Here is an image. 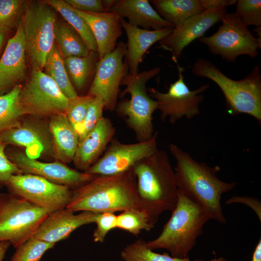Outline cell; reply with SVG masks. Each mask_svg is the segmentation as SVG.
Instances as JSON below:
<instances>
[{"mask_svg":"<svg viewBox=\"0 0 261 261\" xmlns=\"http://www.w3.org/2000/svg\"><path fill=\"white\" fill-rule=\"evenodd\" d=\"M169 150L176 161L174 173L177 189L199 203L209 219L226 224L221 204L222 195L232 189L235 182L227 183L217 176L219 166L210 167L195 160L174 144Z\"/></svg>","mask_w":261,"mask_h":261,"instance_id":"6da1fadb","label":"cell"},{"mask_svg":"<svg viewBox=\"0 0 261 261\" xmlns=\"http://www.w3.org/2000/svg\"><path fill=\"white\" fill-rule=\"evenodd\" d=\"M66 208L74 213L142 210L132 168L116 175L96 176L72 190Z\"/></svg>","mask_w":261,"mask_h":261,"instance_id":"7a4b0ae2","label":"cell"},{"mask_svg":"<svg viewBox=\"0 0 261 261\" xmlns=\"http://www.w3.org/2000/svg\"><path fill=\"white\" fill-rule=\"evenodd\" d=\"M142 210L155 225L160 215L173 211L177 201L174 171L166 152L158 150L132 168Z\"/></svg>","mask_w":261,"mask_h":261,"instance_id":"3957f363","label":"cell"},{"mask_svg":"<svg viewBox=\"0 0 261 261\" xmlns=\"http://www.w3.org/2000/svg\"><path fill=\"white\" fill-rule=\"evenodd\" d=\"M209 220L203 207L177 189L176 205L171 218L163 226L159 236L146 242L153 250L165 249L171 256L180 259L188 257L203 232V227Z\"/></svg>","mask_w":261,"mask_h":261,"instance_id":"277c9868","label":"cell"},{"mask_svg":"<svg viewBox=\"0 0 261 261\" xmlns=\"http://www.w3.org/2000/svg\"><path fill=\"white\" fill-rule=\"evenodd\" d=\"M192 72L197 76L210 79L219 87L229 115L247 114L261 123V75L259 65L244 78L234 80L210 61L198 58L192 67Z\"/></svg>","mask_w":261,"mask_h":261,"instance_id":"5b68a950","label":"cell"},{"mask_svg":"<svg viewBox=\"0 0 261 261\" xmlns=\"http://www.w3.org/2000/svg\"><path fill=\"white\" fill-rule=\"evenodd\" d=\"M160 71V68L157 67L135 74L128 72L121 83V86L125 87L120 92V97L129 94L130 98L118 102L115 111L133 131L137 142L151 139L155 133L152 115L158 109V105L157 102L149 95L146 85Z\"/></svg>","mask_w":261,"mask_h":261,"instance_id":"8992f818","label":"cell"},{"mask_svg":"<svg viewBox=\"0 0 261 261\" xmlns=\"http://www.w3.org/2000/svg\"><path fill=\"white\" fill-rule=\"evenodd\" d=\"M48 214L20 197L0 194V241L16 247L33 236Z\"/></svg>","mask_w":261,"mask_h":261,"instance_id":"52a82bcc","label":"cell"},{"mask_svg":"<svg viewBox=\"0 0 261 261\" xmlns=\"http://www.w3.org/2000/svg\"><path fill=\"white\" fill-rule=\"evenodd\" d=\"M21 19L30 64L32 69L43 71L47 56L55 43L54 10L45 1L33 2L27 6Z\"/></svg>","mask_w":261,"mask_h":261,"instance_id":"ba28073f","label":"cell"},{"mask_svg":"<svg viewBox=\"0 0 261 261\" xmlns=\"http://www.w3.org/2000/svg\"><path fill=\"white\" fill-rule=\"evenodd\" d=\"M220 21L222 25L214 34L199 38L211 53L231 62L242 55L251 58L257 57L261 41L254 37L235 13H226Z\"/></svg>","mask_w":261,"mask_h":261,"instance_id":"9c48e42d","label":"cell"},{"mask_svg":"<svg viewBox=\"0 0 261 261\" xmlns=\"http://www.w3.org/2000/svg\"><path fill=\"white\" fill-rule=\"evenodd\" d=\"M19 102L24 115L44 117L65 114L69 99L42 70L32 69L29 79L22 87Z\"/></svg>","mask_w":261,"mask_h":261,"instance_id":"30bf717a","label":"cell"},{"mask_svg":"<svg viewBox=\"0 0 261 261\" xmlns=\"http://www.w3.org/2000/svg\"><path fill=\"white\" fill-rule=\"evenodd\" d=\"M5 185L10 193L26 200L48 214L65 208L71 200L72 192L67 186L54 183L31 174L13 175Z\"/></svg>","mask_w":261,"mask_h":261,"instance_id":"8fae6325","label":"cell"},{"mask_svg":"<svg viewBox=\"0 0 261 261\" xmlns=\"http://www.w3.org/2000/svg\"><path fill=\"white\" fill-rule=\"evenodd\" d=\"M184 69L178 67V78L170 84L167 92H160L154 88L147 89L150 96L157 103L162 121L168 119L172 124L185 116L190 119L200 114V104L204 100L202 94L209 87L204 84L191 90L184 81Z\"/></svg>","mask_w":261,"mask_h":261,"instance_id":"7c38bea8","label":"cell"},{"mask_svg":"<svg viewBox=\"0 0 261 261\" xmlns=\"http://www.w3.org/2000/svg\"><path fill=\"white\" fill-rule=\"evenodd\" d=\"M126 45L123 42L117 44L115 50L99 60L96 72L87 94L102 100L104 110L115 111L120 93V86L129 72L125 60Z\"/></svg>","mask_w":261,"mask_h":261,"instance_id":"4fadbf2b","label":"cell"},{"mask_svg":"<svg viewBox=\"0 0 261 261\" xmlns=\"http://www.w3.org/2000/svg\"><path fill=\"white\" fill-rule=\"evenodd\" d=\"M158 132L147 141L124 144L114 138L104 154L86 171L95 176L113 175L124 173L158 150Z\"/></svg>","mask_w":261,"mask_h":261,"instance_id":"5bb4252c","label":"cell"},{"mask_svg":"<svg viewBox=\"0 0 261 261\" xmlns=\"http://www.w3.org/2000/svg\"><path fill=\"white\" fill-rule=\"evenodd\" d=\"M7 156L23 174L42 177L54 183L67 186L72 190L83 186L96 176L73 169L57 160L40 161L19 150L11 151Z\"/></svg>","mask_w":261,"mask_h":261,"instance_id":"9a60e30c","label":"cell"},{"mask_svg":"<svg viewBox=\"0 0 261 261\" xmlns=\"http://www.w3.org/2000/svg\"><path fill=\"white\" fill-rule=\"evenodd\" d=\"M226 9L205 11L187 19L159 42L160 47L170 51L173 60L177 63L184 48L194 40L203 36L210 27L220 21L226 13Z\"/></svg>","mask_w":261,"mask_h":261,"instance_id":"2e32d148","label":"cell"},{"mask_svg":"<svg viewBox=\"0 0 261 261\" xmlns=\"http://www.w3.org/2000/svg\"><path fill=\"white\" fill-rule=\"evenodd\" d=\"M0 142L26 148L25 154L36 159L42 154L54 157L52 139L48 125L44 122L30 120L19 122L0 134Z\"/></svg>","mask_w":261,"mask_h":261,"instance_id":"e0dca14e","label":"cell"},{"mask_svg":"<svg viewBox=\"0 0 261 261\" xmlns=\"http://www.w3.org/2000/svg\"><path fill=\"white\" fill-rule=\"evenodd\" d=\"M26 49L22 20L10 38L0 59V94L26 78Z\"/></svg>","mask_w":261,"mask_h":261,"instance_id":"ac0fdd59","label":"cell"},{"mask_svg":"<svg viewBox=\"0 0 261 261\" xmlns=\"http://www.w3.org/2000/svg\"><path fill=\"white\" fill-rule=\"evenodd\" d=\"M97 214L82 211L75 214L66 208L53 212L42 222L33 237L56 244L68 238L79 227L94 223Z\"/></svg>","mask_w":261,"mask_h":261,"instance_id":"d6986e66","label":"cell"},{"mask_svg":"<svg viewBox=\"0 0 261 261\" xmlns=\"http://www.w3.org/2000/svg\"><path fill=\"white\" fill-rule=\"evenodd\" d=\"M116 129L111 120L102 117L79 142L72 162L75 168L86 171L100 159L114 138Z\"/></svg>","mask_w":261,"mask_h":261,"instance_id":"ffe728a7","label":"cell"},{"mask_svg":"<svg viewBox=\"0 0 261 261\" xmlns=\"http://www.w3.org/2000/svg\"><path fill=\"white\" fill-rule=\"evenodd\" d=\"M74 10L89 25L97 44L99 59L113 51L122 34L121 17L113 12L91 13Z\"/></svg>","mask_w":261,"mask_h":261,"instance_id":"44dd1931","label":"cell"},{"mask_svg":"<svg viewBox=\"0 0 261 261\" xmlns=\"http://www.w3.org/2000/svg\"><path fill=\"white\" fill-rule=\"evenodd\" d=\"M120 21L128 40L125 60L128 66L129 73L135 74L138 72L139 64L150 47L167 37L174 28L147 30L133 26L122 17Z\"/></svg>","mask_w":261,"mask_h":261,"instance_id":"7402d4cb","label":"cell"},{"mask_svg":"<svg viewBox=\"0 0 261 261\" xmlns=\"http://www.w3.org/2000/svg\"><path fill=\"white\" fill-rule=\"evenodd\" d=\"M109 12L127 18L130 24L147 30L174 28L157 13L147 0H117Z\"/></svg>","mask_w":261,"mask_h":261,"instance_id":"603a6c76","label":"cell"},{"mask_svg":"<svg viewBox=\"0 0 261 261\" xmlns=\"http://www.w3.org/2000/svg\"><path fill=\"white\" fill-rule=\"evenodd\" d=\"M48 125L52 139L54 157L62 163L72 161L79 137L66 115L57 114L50 117Z\"/></svg>","mask_w":261,"mask_h":261,"instance_id":"cb8c5ba5","label":"cell"},{"mask_svg":"<svg viewBox=\"0 0 261 261\" xmlns=\"http://www.w3.org/2000/svg\"><path fill=\"white\" fill-rule=\"evenodd\" d=\"M154 9L175 28L187 19L203 11L199 0H152Z\"/></svg>","mask_w":261,"mask_h":261,"instance_id":"d4e9b609","label":"cell"},{"mask_svg":"<svg viewBox=\"0 0 261 261\" xmlns=\"http://www.w3.org/2000/svg\"><path fill=\"white\" fill-rule=\"evenodd\" d=\"M54 38L56 45L63 58L86 56L90 51L81 36L65 20H56Z\"/></svg>","mask_w":261,"mask_h":261,"instance_id":"484cf974","label":"cell"},{"mask_svg":"<svg viewBox=\"0 0 261 261\" xmlns=\"http://www.w3.org/2000/svg\"><path fill=\"white\" fill-rule=\"evenodd\" d=\"M65 66L76 91L82 90L92 75H95L99 59L98 52L90 51L86 56L63 58Z\"/></svg>","mask_w":261,"mask_h":261,"instance_id":"4316f807","label":"cell"},{"mask_svg":"<svg viewBox=\"0 0 261 261\" xmlns=\"http://www.w3.org/2000/svg\"><path fill=\"white\" fill-rule=\"evenodd\" d=\"M43 70L66 98L70 99L78 96L68 75L63 58L55 43L47 56Z\"/></svg>","mask_w":261,"mask_h":261,"instance_id":"83f0119b","label":"cell"},{"mask_svg":"<svg viewBox=\"0 0 261 261\" xmlns=\"http://www.w3.org/2000/svg\"><path fill=\"white\" fill-rule=\"evenodd\" d=\"M45 1L59 13L64 20L78 33L90 51L98 52L97 44L89 25L72 7L62 0H47Z\"/></svg>","mask_w":261,"mask_h":261,"instance_id":"f1b7e54d","label":"cell"},{"mask_svg":"<svg viewBox=\"0 0 261 261\" xmlns=\"http://www.w3.org/2000/svg\"><path fill=\"white\" fill-rule=\"evenodd\" d=\"M22 87L19 84L15 85L0 95V134L18 124L24 115L19 102Z\"/></svg>","mask_w":261,"mask_h":261,"instance_id":"f546056e","label":"cell"},{"mask_svg":"<svg viewBox=\"0 0 261 261\" xmlns=\"http://www.w3.org/2000/svg\"><path fill=\"white\" fill-rule=\"evenodd\" d=\"M120 257L124 261H190L188 258H175L166 252L156 253L147 247L143 239L127 245L121 251Z\"/></svg>","mask_w":261,"mask_h":261,"instance_id":"4dcf8cb0","label":"cell"},{"mask_svg":"<svg viewBox=\"0 0 261 261\" xmlns=\"http://www.w3.org/2000/svg\"><path fill=\"white\" fill-rule=\"evenodd\" d=\"M153 225L143 210H128L116 216V228L137 236L142 230L150 231Z\"/></svg>","mask_w":261,"mask_h":261,"instance_id":"1f68e13d","label":"cell"},{"mask_svg":"<svg viewBox=\"0 0 261 261\" xmlns=\"http://www.w3.org/2000/svg\"><path fill=\"white\" fill-rule=\"evenodd\" d=\"M55 245L32 237L15 247L10 261H40L46 251Z\"/></svg>","mask_w":261,"mask_h":261,"instance_id":"d6a6232c","label":"cell"},{"mask_svg":"<svg viewBox=\"0 0 261 261\" xmlns=\"http://www.w3.org/2000/svg\"><path fill=\"white\" fill-rule=\"evenodd\" d=\"M89 94L69 99L65 113L69 121L79 135L89 104L94 98Z\"/></svg>","mask_w":261,"mask_h":261,"instance_id":"836d02e7","label":"cell"},{"mask_svg":"<svg viewBox=\"0 0 261 261\" xmlns=\"http://www.w3.org/2000/svg\"><path fill=\"white\" fill-rule=\"evenodd\" d=\"M236 3L235 13L245 26H261V0H238Z\"/></svg>","mask_w":261,"mask_h":261,"instance_id":"e575fe53","label":"cell"},{"mask_svg":"<svg viewBox=\"0 0 261 261\" xmlns=\"http://www.w3.org/2000/svg\"><path fill=\"white\" fill-rule=\"evenodd\" d=\"M104 103L100 98L94 97L87 108L78 135L79 142L81 141L95 127L102 117Z\"/></svg>","mask_w":261,"mask_h":261,"instance_id":"d590c367","label":"cell"},{"mask_svg":"<svg viewBox=\"0 0 261 261\" xmlns=\"http://www.w3.org/2000/svg\"><path fill=\"white\" fill-rule=\"evenodd\" d=\"M116 216L112 212L97 214L94 222L96 224V228L93 234L95 242H103L107 233L112 230L116 228Z\"/></svg>","mask_w":261,"mask_h":261,"instance_id":"8d00e7d4","label":"cell"},{"mask_svg":"<svg viewBox=\"0 0 261 261\" xmlns=\"http://www.w3.org/2000/svg\"><path fill=\"white\" fill-rule=\"evenodd\" d=\"M23 2L21 0H0V26L9 29Z\"/></svg>","mask_w":261,"mask_h":261,"instance_id":"74e56055","label":"cell"},{"mask_svg":"<svg viewBox=\"0 0 261 261\" xmlns=\"http://www.w3.org/2000/svg\"><path fill=\"white\" fill-rule=\"evenodd\" d=\"M5 145L0 142V186L5 185L9 178L23 174L7 157L4 151Z\"/></svg>","mask_w":261,"mask_h":261,"instance_id":"f35d334b","label":"cell"},{"mask_svg":"<svg viewBox=\"0 0 261 261\" xmlns=\"http://www.w3.org/2000/svg\"><path fill=\"white\" fill-rule=\"evenodd\" d=\"M74 9L86 12H107L101 0H65Z\"/></svg>","mask_w":261,"mask_h":261,"instance_id":"ab89813d","label":"cell"},{"mask_svg":"<svg viewBox=\"0 0 261 261\" xmlns=\"http://www.w3.org/2000/svg\"><path fill=\"white\" fill-rule=\"evenodd\" d=\"M233 203H241L248 205L255 212L261 221V204L260 200L253 197L234 196L226 201L228 204Z\"/></svg>","mask_w":261,"mask_h":261,"instance_id":"60d3db41","label":"cell"},{"mask_svg":"<svg viewBox=\"0 0 261 261\" xmlns=\"http://www.w3.org/2000/svg\"><path fill=\"white\" fill-rule=\"evenodd\" d=\"M204 11L226 8L237 2L235 0H199Z\"/></svg>","mask_w":261,"mask_h":261,"instance_id":"b9f144b4","label":"cell"},{"mask_svg":"<svg viewBox=\"0 0 261 261\" xmlns=\"http://www.w3.org/2000/svg\"><path fill=\"white\" fill-rule=\"evenodd\" d=\"M11 245V243L8 241H0V261H2L6 252Z\"/></svg>","mask_w":261,"mask_h":261,"instance_id":"7bdbcfd3","label":"cell"},{"mask_svg":"<svg viewBox=\"0 0 261 261\" xmlns=\"http://www.w3.org/2000/svg\"><path fill=\"white\" fill-rule=\"evenodd\" d=\"M251 261H261V240L258 243L255 247Z\"/></svg>","mask_w":261,"mask_h":261,"instance_id":"ee69618b","label":"cell"},{"mask_svg":"<svg viewBox=\"0 0 261 261\" xmlns=\"http://www.w3.org/2000/svg\"><path fill=\"white\" fill-rule=\"evenodd\" d=\"M9 29L0 26V50L3 44L7 31Z\"/></svg>","mask_w":261,"mask_h":261,"instance_id":"f6af8a7d","label":"cell"},{"mask_svg":"<svg viewBox=\"0 0 261 261\" xmlns=\"http://www.w3.org/2000/svg\"><path fill=\"white\" fill-rule=\"evenodd\" d=\"M193 261H205L200 259H195ZM210 261H227V260L224 257H220L219 258L215 257L214 259H211Z\"/></svg>","mask_w":261,"mask_h":261,"instance_id":"bcb514c9","label":"cell"}]
</instances>
